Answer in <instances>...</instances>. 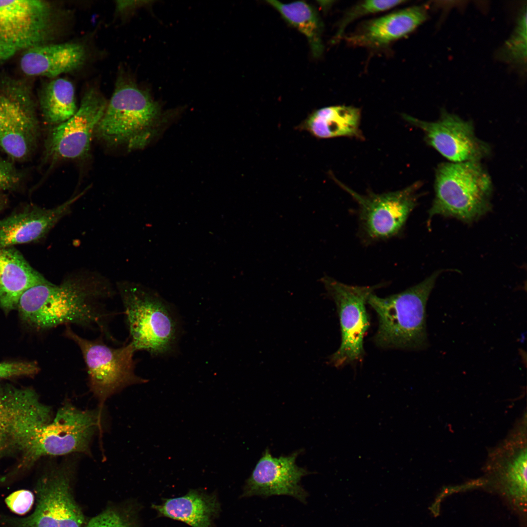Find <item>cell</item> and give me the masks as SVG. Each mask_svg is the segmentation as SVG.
I'll return each mask as SVG.
<instances>
[{
    "mask_svg": "<svg viewBox=\"0 0 527 527\" xmlns=\"http://www.w3.org/2000/svg\"><path fill=\"white\" fill-rule=\"evenodd\" d=\"M101 417L98 410H82L70 402L64 403L52 420L36 413L27 420L16 448L23 465H30L44 456L91 454V445L96 432L101 436Z\"/></svg>",
    "mask_w": 527,
    "mask_h": 527,
    "instance_id": "obj_2",
    "label": "cell"
},
{
    "mask_svg": "<svg viewBox=\"0 0 527 527\" xmlns=\"http://www.w3.org/2000/svg\"><path fill=\"white\" fill-rule=\"evenodd\" d=\"M301 450L289 455L273 457L268 449L263 453L246 480L242 497L285 495L306 503L307 492L302 486V478L310 472L298 466L296 459Z\"/></svg>",
    "mask_w": 527,
    "mask_h": 527,
    "instance_id": "obj_15",
    "label": "cell"
},
{
    "mask_svg": "<svg viewBox=\"0 0 527 527\" xmlns=\"http://www.w3.org/2000/svg\"><path fill=\"white\" fill-rule=\"evenodd\" d=\"M85 192L52 208L27 206L0 220V247H14L42 238L70 212L73 204Z\"/></svg>",
    "mask_w": 527,
    "mask_h": 527,
    "instance_id": "obj_16",
    "label": "cell"
},
{
    "mask_svg": "<svg viewBox=\"0 0 527 527\" xmlns=\"http://www.w3.org/2000/svg\"><path fill=\"white\" fill-rule=\"evenodd\" d=\"M39 366L35 362L14 361L0 363V380L18 376H32L37 374ZM1 390L0 389V396Z\"/></svg>",
    "mask_w": 527,
    "mask_h": 527,
    "instance_id": "obj_30",
    "label": "cell"
},
{
    "mask_svg": "<svg viewBox=\"0 0 527 527\" xmlns=\"http://www.w3.org/2000/svg\"><path fill=\"white\" fill-rule=\"evenodd\" d=\"M485 471L487 481L523 506L527 491L526 414L489 452Z\"/></svg>",
    "mask_w": 527,
    "mask_h": 527,
    "instance_id": "obj_14",
    "label": "cell"
},
{
    "mask_svg": "<svg viewBox=\"0 0 527 527\" xmlns=\"http://www.w3.org/2000/svg\"><path fill=\"white\" fill-rule=\"evenodd\" d=\"M48 282L14 247H0V307L5 313L17 308L27 289Z\"/></svg>",
    "mask_w": 527,
    "mask_h": 527,
    "instance_id": "obj_20",
    "label": "cell"
},
{
    "mask_svg": "<svg viewBox=\"0 0 527 527\" xmlns=\"http://www.w3.org/2000/svg\"><path fill=\"white\" fill-rule=\"evenodd\" d=\"M438 271L405 291L381 298L371 294L367 304L376 312L375 343L383 348L419 350L427 345L426 306Z\"/></svg>",
    "mask_w": 527,
    "mask_h": 527,
    "instance_id": "obj_4",
    "label": "cell"
},
{
    "mask_svg": "<svg viewBox=\"0 0 527 527\" xmlns=\"http://www.w3.org/2000/svg\"><path fill=\"white\" fill-rule=\"evenodd\" d=\"M140 509L133 501L111 506L87 521L85 527H141Z\"/></svg>",
    "mask_w": 527,
    "mask_h": 527,
    "instance_id": "obj_27",
    "label": "cell"
},
{
    "mask_svg": "<svg viewBox=\"0 0 527 527\" xmlns=\"http://www.w3.org/2000/svg\"><path fill=\"white\" fill-rule=\"evenodd\" d=\"M333 180L355 200L364 236L370 241L386 239L398 234L417 205L422 183L417 182L396 191L361 195L331 175Z\"/></svg>",
    "mask_w": 527,
    "mask_h": 527,
    "instance_id": "obj_12",
    "label": "cell"
},
{
    "mask_svg": "<svg viewBox=\"0 0 527 527\" xmlns=\"http://www.w3.org/2000/svg\"><path fill=\"white\" fill-rule=\"evenodd\" d=\"M427 17L426 5L411 6L363 22L346 40L352 46L383 47L411 33Z\"/></svg>",
    "mask_w": 527,
    "mask_h": 527,
    "instance_id": "obj_17",
    "label": "cell"
},
{
    "mask_svg": "<svg viewBox=\"0 0 527 527\" xmlns=\"http://www.w3.org/2000/svg\"><path fill=\"white\" fill-rule=\"evenodd\" d=\"M107 102L96 88L87 90L76 112L65 122L50 128L44 144V160L55 163L89 157L92 139Z\"/></svg>",
    "mask_w": 527,
    "mask_h": 527,
    "instance_id": "obj_11",
    "label": "cell"
},
{
    "mask_svg": "<svg viewBox=\"0 0 527 527\" xmlns=\"http://www.w3.org/2000/svg\"><path fill=\"white\" fill-rule=\"evenodd\" d=\"M504 58L512 62L526 64L527 58L526 5L522 9L511 38L506 43Z\"/></svg>",
    "mask_w": 527,
    "mask_h": 527,
    "instance_id": "obj_29",
    "label": "cell"
},
{
    "mask_svg": "<svg viewBox=\"0 0 527 527\" xmlns=\"http://www.w3.org/2000/svg\"><path fill=\"white\" fill-rule=\"evenodd\" d=\"M145 1L140 0H119L116 2L117 11L123 12L143 4Z\"/></svg>",
    "mask_w": 527,
    "mask_h": 527,
    "instance_id": "obj_33",
    "label": "cell"
},
{
    "mask_svg": "<svg viewBox=\"0 0 527 527\" xmlns=\"http://www.w3.org/2000/svg\"><path fill=\"white\" fill-rule=\"evenodd\" d=\"M7 203L5 196L0 192V213L4 209Z\"/></svg>",
    "mask_w": 527,
    "mask_h": 527,
    "instance_id": "obj_34",
    "label": "cell"
},
{
    "mask_svg": "<svg viewBox=\"0 0 527 527\" xmlns=\"http://www.w3.org/2000/svg\"><path fill=\"white\" fill-rule=\"evenodd\" d=\"M85 58V50L81 44L46 43L23 51L20 67L28 76L54 78L77 69L84 63Z\"/></svg>",
    "mask_w": 527,
    "mask_h": 527,
    "instance_id": "obj_18",
    "label": "cell"
},
{
    "mask_svg": "<svg viewBox=\"0 0 527 527\" xmlns=\"http://www.w3.org/2000/svg\"><path fill=\"white\" fill-rule=\"evenodd\" d=\"M321 282L336 304L341 331V345L330 356L329 363L341 367L360 362L364 356V338L369 325L365 304L369 296L385 284L352 285L328 276Z\"/></svg>",
    "mask_w": 527,
    "mask_h": 527,
    "instance_id": "obj_10",
    "label": "cell"
},
{
    "mask_svg": "<svg viewBox=\"0 0 527 527\" xmlns=\"http://www.w3.org/2000/svg\"><path fill=\"white\" fill-rule=\"evenodd\" d=\"M54 16L45 0H0V60L49 43L55 35Z\"/></svg>",
    "mask_w": 527,
    "mask_h": 527,
    "instance_id": "obj_9",
    "label": "cell"
},
{
    "mask_svg": "<svg viewBox=\"0 0 527 527\" xmlns=\"http://www.w3.org/2000/svg\"><path fill=\"white\" fill-rule=\"evenodd\" d=\"M39 102L43 122L50 128L69 119L78 108L74 86L63 78L45 83L40 91Z\"/></svg>",
    "mask_w": 527,
    "mask_h": 527,
    "instance_id": "obj_23",
    "label": "cell"
},
{
    "mask_svg": "<svg viewBox=\"0 0 527 527\" xmlns=\"http://www.w3.org/2000/svg\"><path fill=\"white\" fill-rule=\"evenodd\" d=\"M267 2L280 13L286 22L306 37L313 57H320L324 51L323 24L316 9L304 1L289 3L276 0Z\"/></svg>",
    "mask_w": 527,
    "mask_h": 527,
    "instance_id": "obj_24",
    "label": "cell"
},
{
    "mask_svg": "<svg viewBox=\"0 0 527 527\" xmlns=\"http://www.w3.org/2000/svg\"><path fill=\"white\" fill-rule=\"evenodd\" d=\"M117 287L129 342L135 350H144L153 355L171 352L177 342L179 328L170 306L157 293L141 285L121 282Z\"/></svg>",
    "mask_w": 527,
    "mask_h": 527,
    "instance_id": "obj_6",
    "label": "cell"
},
{
    "mask_svg": "<svg viewBox=\"0 0 527 527\" xmlns=\"http://www.w3.org/2000/svg\"><path fill=\"white\" fill-rule=\"evenodd\" d=\"M28 388L8 387L0 396V454L11 446L18 417L22 408Z\"/></svg>",
    "mask_w": 527,
    "mask_h": 527,
    "instance_id": "obj_26",
    "label": "cell"
},
{
    "mask_svg": "<svg viewBox=\"0 0 527 527\" xmlns=\"http://www.w3.org/2000/svg\"><path fill=\"white\" fill-rule=\"evenodd\" d=\"M31 91L23 81L4 78L0 82V132L38 120Z\"/></svg>",
    "mask_w": 527,
    "mask_h": 527,
    "instance_id": "obj_22",
    "label": "cell"
},
{
    "mask_svg": "<svg viewBox=\"0 0 527 527\" xmlns=\"http://www.w3.org/2000/svg\"><path fill=\"white\" fill-rule=\"evenodd\" d=\"M34 495L31 491L22 489L14 492L5 499V503L13 512L22 515L28 512L34 503Z\"/></svg>",
    "mask_w": 527,
    "mask_h": 527,
    "instance_id": "obj_32",
    "label": "cell"
},
{
    "mask_svg": "<svg viewBox=\"0 0 527 527\" xmlns=\"http://www.w3.org/2000/svg\"><path fill=\"white\" fill-rule=\"evenodd\" d=\"M22 176L11 162L0 158V192L18 187Z\"/></svg>",
    "mask_w": 527,
    "mask_h": 527,
    "instance_id": "obj_31",
    "label": "cell"
},
{
    "mask_svg": "<svg viewBox=\"0 0 527 527\" xmlns=\"http://www.w3.org/2000/svg\"><path fill=\"white\" fill-rule=\"evenodd\" d=\"M405 2L403 0H370L355 4L345 13L340 20L334 41L341 39L346 28L354 20L365 16L387 11Z\"/></svg>",
    "mask_w": 527,
    "mask_h": 527,
    "instance_id": "obj_28",
    "label": "cell"
},
{
    "mask_svg": "<svg viewBox=\"0 0 527 527\" xmlns=\"http://www.w3.org/2000/svg\"><path fill=\"white\" fill-rule=\"evenodd\" d=\"M63 336L79 348L86 365L90 392L98 400V410L102 415L107 399L125 388L146 383L148 380L135 373L134 359L136 351L129 342L115 348L101 339L89 340L75 332L71 326H65Z\"/></svg>",
    "mask_w": 527,
    "mask_h": 527,
    "instance_id": "obj_7",
    "label": "cell"
},
{
    "mask_svg": "<svg viewBox=\"0 0 527 527\" xmlns=\"http://www.w3.org/2000/svg\"><path fill=\"white\" fill-rule=\"evenodd\" d=\"M113 294L101 279L70 277L59 285L48 281L30 287L20 296L17 309L22 321L38 330L74 324L98 330L113 340L108 321L113 313L105 301Z\"/></svg>",
    "mask_w": 527,
    "mask_h": 527,
    "instance_id": "obj_1",
    "label": "cell"
},
{
    "mask_svg": "<svg viewBox=\"0 0 527 527\" xmlns=\"http://www.w3.org/2000/svg\"><path fill=\"white\" fill-rule=\"evenodd\" d=\"M435 197L429 210L435 215L457 218L470 223L491 209L492 180L480 162H445L438 165Z\"/></svg>",
    "mask_w": 527,
    "mask_h": 527,
    "instance_id": "obj_5",
    "label": "cell"
},
{
    "mask_svg": "<svg viewBox=\"0 0 527 527\" xmlns=\"http://www.w3.org/2000/svg\"><path fill=\"white\" fill-rule=\"evenodd\" d=\"M39 137L38 120L17 125L0 132V148L11 158L22 160L33 151Z\"/></svg>",
    "mask_w": 527,
    "mask_h": 527,
    "instance_id": "obj_25",
    "label": "cell"
},
{
    "mask_svg": "<svg viewBox=\"0 0 527 527\" xmlns=\"http://www.w3.org/2000/svg\"><path fill=\"white\" fill-rule=\"evenodd\" d=\"M77 461L67 457L50 468L36 486L34 512L22 518H8L11 527H85L87 522L75 499L74 483Z\"/></svg>",
    "mask_w": 527,
    "mask_h": 527,
    "instance_id": "obj_8",
    "label": "cell"
},
{
    "mask_svg": "<svg viewBox=\"0 0 527 527\" xmlns=\"http://www.w3.org/2000/svg\"><path fill=\"white\" fill-rule=\"evenodd\" d=\"M361 111L355 107L336 105L313 111L297 129L319 139L339 137L363 138L360 129Z\"/></svg>",
    "mask_w": 527,
    "mask_h": 527,
    "instance_id": "obj_21",
    "label": "cell"
},
{
    "mask_svg": "<svg viewBox=\"0 0 527 527\" xmlns=\"http://www.w3.org/2000/svg\"><path fill=\"white\" fill-rule=\"evenodd\" d=\"M160 115V106L150 94L121 75L95 137L110 147L143 148L155 132Z\"/></svg>",
    "mask_w": 527,
    "mask_h": 527,
    "instance_id": "obj_3",
    "label": "cell"
},
{
    "mask_svg": "<svg viewBox=\"0 0 527 527\" xmlns=\"http://www.w3.org/2000/svg\"><path fill=\"white\" fill-rule=\"evenodd\" d=\"M402 116L421 129L426 142L450 162H480L490 155V145L477 137L471 121L444 109L439 119L433 122L407 114Z\"/></svg>",
    "mask_w": 527,
    "mask_h": 527,
    "instance_id": "obj_13",
    "label": "cell"
},
{
    "mask_svg": "<svg viewBox=\"0 0 527 527\" xmlns=\"http://www.w3.org/2000/svg\"><path fill=\"white\" fill-rule=\"evenodd\" d=\"M158 517L179 521L191 527H214L221 511L216 492L191 489L185 495L164 498L161 504H152Z\"/></svg>",
    "mask_w": 527,
    "mask_h": 527,
    "instance_id": "obj_19",
    "label": "cell"
}]
</instances>
